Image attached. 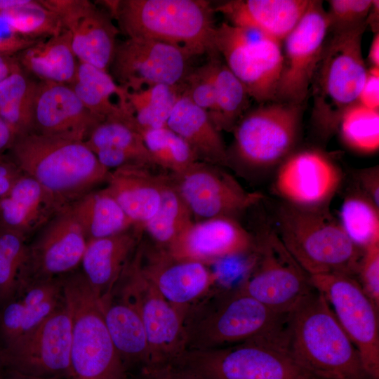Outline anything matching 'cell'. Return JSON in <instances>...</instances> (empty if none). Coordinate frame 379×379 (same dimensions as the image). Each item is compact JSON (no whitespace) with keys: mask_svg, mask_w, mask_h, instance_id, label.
Listing matches in <instances>:
<instances>
[{"mask_svg":"<svg viewBox=\"0 0 379 379\" xmlns=\"http://www.w3.org/2000/svg\"><path fill=\"white\" fill-rule=\"evenodd\" d=\"M359 354L370 379H379V307L357 278L344 274L310 276Z\"/></svg>","mask_w":379,"mask_h":379,"instance_id":"13","label":"cell"},{"mask_svg":"<svg viewBox=\"0 0 379 379\" xmlns=\"http://www.w3.org/2000/svg\"><path fill=\"white\" fill-rule=\"evenodd\" d=\"M1 363H0V370H1Z\"/></svg>","mask_w":379,"mask_h":379,"instance_id":"58","label":"cell"},{"mask_svg":"<svg viewBox=\"0 0 379 379\" xmlns=\"http://www.w3.org/2000/svg\"><path fill=\"white\" fill-rule=\"evenodd\" d=\"M72 328L63 302L37 326L0 350L1 365L32 377L70 379Z\"/></svg>","mask_w":379,"mask_h":379,"instance_id":"14","label":"cell"},{"mask_svg":"<svg viewBox=\"0 0 379 379\" xmlns=\"http://www.w3.org/2000/svg\"><path fill=\"white\" fill-rule=\"evenodd\" d=\"M75 81L88 86L105 98L111 100L112 95H117L120 106L130 107L127 101L129 91L118 85L107 71L79 62Z\"/></svg>","mask_w":379,"mask_h":379,"instance_id":"43","label":"cell"},{"mask_svg":"<svg viewBox=\"0 0 379 379\" xmlns=\"http://www.w3.org/2000/svg\"><path fill=\"white\" fill-rule=\"evenodd\" d=\"M359 192L379 208V167L361 169L355 176Z\"/></svg>","mask_w":379,"mask_h":379,"instance_id":"49","label":"cell"},{"mask_svg":"<svg viewBox=\"0 0 379 379\" xmlns=\"http://www.w3.org/2000/svg\"><path fill=\"white\" fill-rule=\"evenodd\" d=\"M275 222L274 230L283 244L310 276L356 277L364 250L347 237L328 207L307 209L282 202Z\"/></svg>","mask_w":379,"mask_h":379,"instance_id":"4","label":"cell"},{"mask_svg":"<svg viewBox=\"0 0 379 379\" xmlns=\"http://www.w3.org/2000/svg\"><path fill=\"white\" fill-rule=\"evenodd\" d=\"M188 206L180 195L172 177L164 184L160 204L156 213L142 226L154 244L166 248L194 221Z\"/></svg>","mask_w":379,"mask_h":379,"instance_id":"35","label":"cell"},{"mask_svg":"<svg viewBox=\"0 0 379 379\" xmlns=\"http://www.w3.org/2000/svg\"><path fill=\"white\" fill-rule=\"evenodd\" d=\"M167 127L190 146L198 161L220 167L230 166L225 143L207 112L181 94L167 122Z\"/></svg>","mask_w":379,"mask_h":379,"instance_id":"30","label":"cell"},{"mask_svg":"<svg viewBox=\"0 0 379 379\" xmlns=\"http://www.w3.org/2000/svg\"><path fill=\"white\" fill-rule=\"evenodd\" d=\"M87 242L115 235L135 226L105 187L93 190L69 205Z\"/></svg>","mask_w":379,"mask_h":379,"instance_id":"32","label":"cell"},{"mask_svg":"<svg viewBox=\"0 0 379 379\" xmlns=\"http://www.w3.org/2000/svg\"><path fill=\"white\" fill-rule=\"evenodd\" d=\"M379 1L378 0H372L371 7L366 20V25H369L374 33L378 32L379 22Z\"/></svg>","mask_w":379,"mask_h":379,"instance_id":"53","label":"cell"},{"mask_svg":"<svg viewBox=\"0 0 379 379\" xmlns=\"http://www.w3.org/2000/svg\"><path fill=\"white\" fill-rule=\"evenodd\" d=\"M372 0H330L326 11L329 32L347 30L366 23Z\"/></svg>","mask_w":379,"mask_h":379,"instance_id":"42","label":"cell"},{"mask_svg":"<svg viewBox=\"0 0 379 379\" xmlns=\"http://www.w3.org/2000/svg\"><path fill=\"white\" fill-rule=\"evenodd\" d=\"M337 131L350 149L361 154L375 153L379 149V110L357 102L343 113Z\"/></svg>","mask_w":379,"mask_h":379,"instance_id":"40","label":"cell"},{"mask_svg":"<svg viewBox=\"0 0 379 379\" xmlns=\"http://www.w3.org/2000/svg\"><path fill=\"white\" fill-rule=\"evenodd\" d=\"M23 175L8 155L0 156V199L5 196Z\"/></svg>","mask_w":379,"mask_h":379,"instance_id":"50","label":"cell"},{"mask_svg":"<svg viewBox=\"0 0 379 379\" xmlns=\"http://www.w3.org/2000/svg\"><path fill=\"white\" fill-rule=\"evenodd\" d=\"M38 41L15 34L0 37V55H14Z\"/></svg>","mask_w":379,"mask_h":379,"instance_id":"51","label":"cell"},{"mask_svg":"<svg viewBox=\"0 0 379 379\" xmlns=\"http://www.w3.org/2000/svg\"><path fill=\"white\" fill-rule=\"evenodd\" d=\"M328 32L322 1L310 0L304 15L282 41L283 65L276 101L303 105Z\"/></svg>","mask_w":379,"mask_h":379,"instance_id":"16","label":"cell"},{"mask_svg":"<svg viewBox=\"0 0 379 379\" xmlns=\"http://www.w3.org/2000/svg\"><path fill=\"white\" fill-rule=\"evenodd\" d=\"M38 85L20 66L0 82V117L17 137L34 131Z\"/></svg>","mask_w":379,"mask_h":379,"instance_id":"33","label":"cell"},{"mask_svg":"<svg viewBox=\"0 0 379 379\" xmlns=\"http://www.w3.org/2000/svg\"><path fill=\"white\" fill-rule=\"evenodd\" d=\"M216 55L208 57L203 65L191 69L182 82V94L208 114L212 112L215 104L213 58Z\"/></svg>","mask_w":379,"mask_h":379,"instance_id":"41","label":"cell"},{"mask_svg":"<svg viewBox=\"0 0 379 379\" xmlns=\"http://www.w3.org/2000/svg\"><path fill=\"white\" fill-rule=\"evenodd\" d=\"M368 60L371 67H379V32L375 33L372 39L368 51Z\"/></svg>","mask_w":379,"mask_h":379,"instance_id":"54","label":"cell"},{"mask_svg":"<svg viewBox=\"0 0 379 379\" xmlns=\"http://www.w3.org/2000/svg\"><path fill=\"white\" fill-rule=\"evenodd\" d=\"M84 142L109 171L126 165L155 166L133 116L106 118Z\"/></svg>","mask_w":379,"mask_h":379,"instance_id":"28","label":"cell"},{"mask_svg":"<svg viewBox=\"0 0 379 379\" xmlns=\"http://www.w3.org/2000/svg\"><path fill=\"white\" fill-rule=\"evenodd\" d=\"M302 109L303 105L272 101L247 111L232 131L237 158L254 168L280 164L298 141Z\"/></svg>","mask_w":379,"mask_h":379,"instance_id":"9","label":"cell"},{"mask_svg":"<svg viewBox=\"0 0 379 379\" xmlns=\"http://www.w3.org/2000/svg\"><path fill=\"white\" fill-rule=\"evenodd\" d=\"M215 13L205 0H119L114 19L127 38L157 40L210 57L218 53Z\"/></svg>","mask_w":379,"mask_h":379,"instance_id":"5","label":"cell"},{"mask_svg":"<svg viewBox=\"0 0 379 379\" xmlns=\"http://www.w3.org/2000/svg\"><path fill=\"white\" fill-rule=\"evenodd\" d=\"M22 69L41 81L71 85L76 79L79 61L72 48L70 32L41 39L15 55Z\"/></svg>","mask_w":379,"mask_h":379,"instance_id":"31","label":"cell"},{"mask_svg":"<svg viewBox=\"0 0 379 379\" xmlns=\"http://www.w3.org/2000/svg\"><path fill=\"white\" fill-rule=\"evenodd\" d=\"M0 379H68V378H65V377H56V378H51L32 377V376L22 374L19 372L3 367L1 366V368L0 370Z\"/></svg>","mask_w":379,"mask_h":379,"instance_id":"55","label":"cell"},{"mask_svg":"<svg viewBox=\"0 0 379 379\" xmlns=\"http://www.w3.org/2000/svg\"><path fill=\"white\" fill-rule=\"evenodd\" d=\"M254 236L232 217L193 222L166 249L180 260L209 264L253 251Z\"/></svg>","mask_w":379,"mask_h":379,"instance_id":"22","label":"cell"},{"mask_svg":"<svg viewBox=\"0 0 379 379\" xmlns=\"http://www.w3.org/2000/svg\"><path fill=\"white\" fill-rule=\"evenodd\" d=\"M100 300L106 327L128 373L152 364L146 331L135 307L114 288Z\"/></svg>","mask_w":379,"mask_h":379,"instance_id":"27","label":"cell"},{"mask_svg":"<svg viewBox=\"0 0 379 379\" xmlns=\"http://www.w3.org/2000/svg\"><path fill=\"white\" fill-rule=\"evenodd\" d=\"M28 0H0V13L27 3Z\"/></svg>","mask_w":379,"mask_h":379,"instance_id":"56","label":"cell"},{"mask_svg":"<svg viewBox=\"0 0 379 379\" xmlns=\"http://www.w3.org/2000/svg\"><path fill=\"white\" fill-rule=\"evenodd\" d=\"M151 167L126 165L109 172L105 188L135 226L142 228L157 212L167 175L155 174Z\"/></svg>","mask_w":379,"mask_h":379,"instance_id":"29","label":"cell"},{"mask_svg":"<svg viewBox=\"0 0 379 379\" xmlns=\"http://www.w3.org/2000/svg\"><path fill=\"white\" fill-rule=\"evenodd\" d=\"M366 24L328 32L314 70L312 91L314 122L324 136L337 131L343 113L357 102L367 68L361 40Z\"/></svg>","mask_w":379,"mask_h":379,"instance_id":"6","label":"cell"},{"mask_svg":"<svg viewBox=\"0 0 379 379\" xmlns=\"http://www.w3.org/2000/svg\"><path fill=\"white\" fill-rule=\"evenodd\" d=\"M357 102L372 109L379 110V67H370Z\"/></svg>","mask_w":379,"mask_h":379,"instance_id":"48","label":"cell"},{"mask_svg":"<svg viewBox=\"0 0 379 379\" xmlns=\"http://www.w3.org/2000/svg\"><path fill=\"white\" fill-rule=\"evenodd\" d=\"M16 138L13 129L0 117V156L10 149Z\"/></svg>","mask_w":379,"mask_h":379,"instance_id":"52","label":"cell"},{"mask_svg":"<svg viewBox=\"0 0 379 379\" xmlns=\"http://www.w3.org/2000/svg\"><path fill=\"white\" fill-rule=\"evenodd\" d=\"M221 59L219 54L213 58L215 104L208 116L218 131L232 132L247 112L251 97L244 84Z\"/></svg>","mask_w":379,"mask_h":379,"instance_id":"34","label":"cell"},{"mask_svg":"<svg viewBox=\"0 0 379 379\" xmlns=\"http://www.w3.org/2000/svg\"><path fill=\"white\" fill-rule=\"evenodd\" d=\"M194 57L185 49L157 40L126 38L117 42L110 65L112 77L129 91L158 84H181Z\"/></svg>","mask_w":379,"mask_h":379,"instance_id":"15","label":"cell"},{"mask_svg":"<svg viewBox=\"0 0 379 379\" xmlns=\"http://www.w3.org/2000/svg\"><path fill=\"white\" fill-rule=\"evenodd\" d=\"M133 226L119 234L88 241L81 265L82 273L98 298L111 293L143 236Z\"/></svg>","mask_w":379,"mask_h":379,"instance_id":"26","label":"cell"},{"mask_svg":"<svg viewBox=\"0 0 379 379\" xmlns=\"http://www.w3.org/2000/svg\"><path fill=\"white\" fill-rule=\"evenodd\" d=\"M87 244L69 205L55 215L27 244L26 263L18 284L64 275L81 264Z\"/></svg>","mask_w":379,"mask_h":379,"instance_id":"18","label":"cell"},{"mask_svg":"<svg viewBox=\"0 0 379 379\" xmlns=\"http://www.w3.org/2000/svg\"><path fill=\"white\" fill-rule=\"evenodd\" d=\"M176 359L212 379H302L310 374L295 363L282 342L267 339L185 351Z\"/></svg>","mask_w":379,"mask_h":379,"instance_id":"11","label":"cell"},{"mask_svg":"<svg viewBox=\"0 0 379 379\" xmlns=\"http://www.w3.org/2000/svg\"><path fill=\"white\" fill-rule=\"evenodd\" d=\"M104 120L84 105L69 85L39 81L33 132L84 142Z\"/></svg>","mask_w":379,"mask_h":379,"instance_id":"23","label":"cell"},{"mask_svg":"<svg viewBox=\"0 0 379 379\" xmlns=\"http://www.w3.org/2000/svg\"><path fill=\"white\" fill-rule=\"evenodd\" d=\"M172 179L193 217L202 220L234 218L263 199L261 193L245 190L222 167L202 161Z\"/></svg>","mask_w":379,"mask_h":379,"instance_id":"17","label":"cell"},{"mask_svg":"<svg viewBox=\"0 0 379 379\" xmlns=\"http://www.w3.org/2000/svg\"><path fill=\"white\" fill-rule=\"evenodd\" d=\"M0 249L18 276L27 261V241L16 232L0 225Z\"/></svg>","mask_w":379,"mask_h":379,"instance_id":"46","label":"cell"},{"mask_svg":"<svg viewBox=\"0 0 379 379\" xmlns=\"http://www.w3.org/2000/svg\"><path fill=\"white\" fill-rule=\"evenodd\" d=\"M65 207L37 181L23 173L0 199V225L27 241Z\"/></svg>","mask_w":379,"mask_h":379,"instance_id":"24","label":"cell"},{"mask_svg":"<svg viewBox=\"0 0 379 379\" xmlns=\"http://www.w3.org/2000/svg\"><path fill=\"white\" fill-rule=\"evenodd\" d=\"M141 267L154 287L183 315L218 284L215 272L207 265L175 258L166 248L143 239Z\"/></svg>","mask_w":379,"mask_h":379,"instance_id":"20","label":"cell"},{"mask_svg":"<svg viewBox=\"0 0 379 379\" xmlns=\"http://www.w3.org/2000/svg\"><path fill=\"white\" fill-rule=\"evenodd\" d=\"M288 314L234 288L215 287L183 318L185 351L208 350L251 340H283Z\"/></svg>","mask_w":379,"mask_h":379,"instance_id":"1","label":"cell"},{"mask_svg":"<svg viewBox=\"0 0 379 379\" xmlns=\"http://www.w3.org/2000/svg\"><path fill=\"white\" fill-rule=\"evenodd\" d=\"M62 283L72 327L70 379H129L106 327L100 300L82 272L62 275Z\"/></svg>","mask_w":379,"mask_h":379,"instance_id":"7","label":"cell"},{"mask_svg":"<svg viewBox=\"0 0 379 379\" xmlns=\"http://www.w3.org/2000/svg\"><path fill=\"white\" fill-rule=\"evenodd\" d=\"M39 1L55 13L70 32L78 61L108 72L120 32L109 14L88 0Z\"/></svg>","mask_w":379,"mask_h":379,"instance_id":"21","label":"cell"},{"mask_svg":"<svg viewBox=\"0 0 379 379\" xmlns=\"http://www.w3.org/2000/svg\"><path fill=\"white\" fill-rule=\"evenodd\" d=\"M310 0H231L214 7L230 24L282 43L304 15Z\"/></svg>","mask_w":379,"mask_h":379,"instance_id":"25","label":"cell"},{"mask_svg":"<svg viewBox=\"0 0 379 379\" xmlns=\"http://www.w3.org/2000/svg\"><path fill=\"white\" fill-rule=\"evenodd\" d=\"M213 43L231 72L259 104L276 101L282 65V43L227 22L216 26Z\"/></svg>","mask_w":379,"mask_h":379,"instance_id":"10","label":"cell"},{"mask_svg":"<svg viewBox=\"0 0 379 379\" xmlns=\"http://www.w3.org/2000/svg\"><path fill=\"white\" fill-rule=\"evenodd\" d=\"M302 379H325V378H319V377H317L311 374H307Z\"/></svg>","mask_w":379,"mask_h":379,"instance_id":"57","label":"cell"},{"mask_svg":"<svg viewBox=\"0 0 379 379\" xmlns=\"http://www.w3.org/2000/svg\"><path fill=\"white\" fill-rule=\"evenodd\" d=\"M356 278L364 291L379 307V243L364 250Z\"/></svg>","mask_w":379,"mask_h":379,"instance_id":"45","label":"cell"},{"mask_svg":"<svg viewBox=\"0 0 379 379\" xmlns=\"http://www.w3.org/2000/svg\"><path fill=\"white\" fill-rule=\"evenodd\" d=\"M182 83L158 84L139 91H128L127 101L141 133L142 131L167 127V122L182 94Z\"/></svg>","mask_w":379,"mask_h":379,"instance_id":"36","label":"cell"},{"mask_svg":"<svg viewBox=\"0 0 379 379\" xmlns=\"http://www.w3.org/2000/svg\"><path fill=\"white\" fill-rule=\"evenodd\" d=\"M338 221L347 237L361 249L379 243V208L359 191L345 197Z\"/></svg>","mask_w":379,"mask_h":379,"instance_id":"37","label":"cell"},{"mask_svg":"<svg viewBox=\"0 0 379 379\" xmlns=\"http://www.w3.org/2000/svg\"><path fill=\"white\" fill-rule=\"evenodd\" d=\"M254 239L252 263L237 287L272 310L288 314L314 290L310 277L274 228L264 227Z\"/></svg>","mask_w":379,"mask_h":379,"instance_id":"8","label":"cell"},{"mask_svg":"<svg viewBox=\"0 0 379 379\" xmlns=\"http://www.w3.org/2000/svg\"><path fill=\"white\" fill-rule=\"evenodd\" d=\"M8 156L65 206L105 182L109 171L84 141L34 132L19 135Z\"/></svg>","mask_w":379,"mask_h":379,"instance_id":"3","label":"cell"},{"mask_svg":"<svg viewBox=\"0 0 379 379\" xmlns=\"http://www.w3.org/2000/svg\"><path fill=\"white\" fill-rule=\"evenodd\" d=\"M135 379H212L201 371L175 358L142 367Z\"/></svg>","mask_w":379,"mask_h":379,"instance_id":"44","label":"cell"},{"mask_svg":"<svg viewBox=\"0 0 379 379\" xmlns=\"http://www.w3.org/2000/svg\"><path fill=\"white\" fill-rule=\"evenodd\" d=\"M286 349L308 373L325 379H370L359 354L317 289L288 314Z\"/></svg>","mask_w":379,"mask_h":379,"instance_id":"2","label":"cell"},{"mask_svg":"<svg viewBox=\"0 0 379 379\" xmlns=\"http://www.w3.org/2000/svg\"><path fill=\"white\" fill-rule=\"evenodd\" d=\"M145 145L155 166L178 175L198 161L187 142L168 127L141 132Z\"/></svg>","mask_w":379,"mask_h":379,"instance_id":"39","label":"cell"},{"mask_svg":"<svg viewBox=\"0 0 379 379\" xmlns=\"http://www.w3.org/2000/svg\"><path fill=\"white\" fill-rule=\"evenodd\" d=\"M0 15L13 34L32 39H45L65 29L59 16L39 0H28Z\"/></svg>","mask_w":379,"mask_h":379,"instance_id":"38","label":"cell"},{"mask_svg":"<svg viewBox=\"0 0 379 379\" xmlns=\"http://www.w3.org/2000/svg\"><path fill=\"white\" fill-rule=\"evenodd\" d=\"M341 181L340 168L329 156L308 149L293 152L279 164L273 190L285 204L318 209L328 207Z\"/></svg>","mask_w":379,"mask_h":379,"instance_id":"19","label":"cell"},{"mask_svg":"<svg viewBox=\"0 0 379 379\" xmlns=\"http://www.w3.org/2000/svg\"><path fill=\"white\" fill-rule=\"evenodd\" d=\"M18 273L0 249V307L15 295Z\"/></svg>","mask_w":379,"mask_h":379,"instance_id":"47","label":"cell"},{"mask_svg":"<svg viewBox=\"0 0 379 379\" xmlns=\"http://www.w3.org/2000/svg\"><path fill=\"white\" fill-rule=\"evenodd\" d=\"M142 240L114 288L135 307L142 319L152 363L171 360L185 351L184 315L171 305L145 276Z\"/></svg>","mask_w":379,"mask_h":379,"instance_id":"12","label":"cell"}]
</instances>
